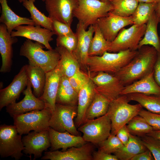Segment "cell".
<instances>
[{
	"label": "cell",
	"mask_w": 160,
	"mask_h": 160,
	"mask_svg": "<svg viewBox=\"0 0 160 160\" xmlns=\"http://www.w3.org/2000/svg\"><path fill=\"white\" fill-rule=\"evenodd\" d=\"M157 4V3L154 2H139L131 16L134 24L138 25L146 24L155 11Z\"/></svg>",
	"instance_id": "obj_35"
},
{
	"label": "cell",
	"mask_w": 160,
	"mask_h": 160,
	"mask_svg": "<svg viewBox=\"0 0 160 160\" xmlns=\"http://www.w3.org/2000/svg\"><path fill=\"white\" fill-rule=\"evenodd\" d=\"M138 115L143 117L154 130H160V114L142 109Z\"/></svg>",
	"instance_id": "obj_42"
},
{
	"label": "cell",
	"mask_w": 160,
	"mask_h": 160,
	"mask_svg": "<svg viewBox=\"0 0 160 160\" xmlns=\"http://www.w3.org/2000/svg\"><path fill=\"white\" fill-rule=\"evenodd\" d=\"M78 38L76 33L71 35L58 36L56 39L57 46L62 47L73 53L76 49Z\"/></svg>",
	"instance_id": "obj_40"
},
{
	"label": "cell",
	"mask_w": 160,
	"mask_h": 160,
	"mask_svg": "<svg viewBox=\"0 0 160 160\" xmlns=\"http://www.w3.org/2000/svg\"><path fill=\"white\" fill-rule=\"evenodd\" d=\"M73 16L84 25L85 29L96 24L100 18L107 16L113 9L110 1L98 0H77Z\"/></svg>",
	"instance_id": "obj_5"
},
{
	"label": "cell",
	"mask_w": 160,
	"mask_h": 160,
	"mask_svg": "<svg viewBox=\"0 0 160 160\" xmlns=\"http://www.w3.org/2000/svg\"><path fill=\"white\" fill-rule=\"evenodd\" d=\"M29 80L26 89L23 92L24 98L18 103H15L6 107V112L13 117L30 111L42 110L46 108L44 103L36 97L32 92Z\"/></svg>",
	"instance_id": "obj_17"
},
{
	"label": "cell",
	"mask_w": 160,
	"mask_h": 160,
	"mask_svg": "<svg viewBox=\"0 0 160 160\" xmlns=\"http://www.w3.org/2000/svg\"><path fill=\"white\" fill-rule=\"evenodd\" d=\"M91 78L95 84L96 92L110 102L120 95L125 87L114 74L100 72Z\"/></svg>",
	"instance_id": "obj_11"
},
{
	"label": "cell",
	"mask_w": 160,
	"mask_h": 160,
	"mask_svg": "<svg viewBox=\"0 0 160 160\" xmlns=\"http://www.w3.org/2000/svg\"><path fill=\"white\" fill-rule=\"evenodd\" d=\"M49 132L51 142L50 151L61 148L66 151L73 147H79L86 143L82 137L73 135L68 132H60L49 127Z\"/></svg>",
	"instance_id": "obj_23"
},
{
	"label": "cell",
	"mask_w": 160,
	"mask_h": 160,
	"mask_svg": "<svg viewBox=\"0 0 160 160\" xmlns=\"http://www.w3.org/2000/svg\"><path fill=\"white\" fill-rule=\"evenodd\" d=\"M48 129L30 132L22 138L24 146L23 152L25 154L34 155L33 160L40 158L43 152L51 147Z\"/></svg>",
	"instance_id": "obj_16"
},
{
	"label": "cell",
	"mask_w": 160,
	"mask_h": 160,
	"mask_svg": "<svg viewBox=\"0 0 160 160\" xmlns=\"http://www.w3.org/2000/svg\"><path fill=\"white\" fill-rule=\"evenodd\" d=\"M137 52V50L115 53L106 51L101 56H89L87 62L88 75L91 77L100 72L114 74L128 64Z\"/></svg>",
	"instance_id": "obj_2"
},
{
	"label": "cell",
	"mask_w": 160,
	"mask_h": 160,
	"mask_svg": "<svg viewBox=\"0 0 160 160\" xmlns=\"http://www.w3.org/2000/svg\"><path fill=\"white\" fill-rule=\"evenodd\" d=\"M96 92L95 84L90 77L78 93L77 113L75 120L76 127L78 128L85 122L86 112Z\"/></svg>",
	"instance_id": "obj_22"
},
{
	"label": "cell",
	"mask_w": 160,
	"mask_h": 160,
	"mask_svg": "<svg viewBox=\"0 0 160 160\" xmlns=\"http://www.w3.org/2000/svg\"><path fill=\"white\" fill-rule=\"evenodd\" d=\"M18 41L16 37L11 35L6 25L1 23L0 25V53L2 64L0 72L6 73L11 70L13 56V44Z\"/></svg>",
	"instance_id": "obj_21"
},
{
	"label": "cell",
	"mask_w": 160,
	"mask_h": 160,
	"mask_svg": "<svg viewBox=\"0 0 160 160\" xmlns=\"http://www.w3.org/2000/svg\"><path fill=\"white\" fill-rule=\"evenodd\" d=\"M62 75L57 65L54 69L46 72L43 93L39 98L45 103L46 108L53 112L56 99Z\"/></svg>",
	"instance_id": "obj_20"
},
{
	"label": "cell",
	"mask_w": 160,
	"mask_h": 160,
	"mask_svg": "<svg viewBox=\"0 0 160 160\" xmlns=\"http://www.w3.org/2000/svg\"><path fill=\"white\" fill-rule=\"evenodd\" d=\"M130 101L126 95H121L110 103L107 113L111 123V134L116 135L142 109L140 104L131 105Z\"/></svg>",
	"instance_id": "obj_4"
},
{
	"label": "cell",
	"mask_w": 160,
	"mask_h": 160,
	"mask_svg": "<svg viewBox=\"0 0 160 160\" xmlns=\"http://www.w3.org/2000/svg\"><path fill=\"white\" fill-rule=\"evenodd\" d=\"M159 40H160V36H159Z\"/></svg>",
	"instance_id": "obj_55"
},
{
	"label": "cell",
	"mask_w": 160,
	"mask_h": 160,
	"mask_svg": "<svg viewBox=\"0 0 160 160\" xmlns=\"http://www.w3.org/2000/svg\"><path fill=\"white\" fill-rule=\"evenodd\" d=\"M78 128L83 133L82 137L86 142L98 145L111 134L112 125L106 113L95 119L87 120Z\"/></svg>",
	"instance_id": "obj_8"
},
{
	"label": "cell",
	"mask_w": 160,
	"mask_h": 160,
	"mask_svg": "<svg viewBox=\"0 0 160 160\" xmlns=\"http://www.w3.org/2000/svg\"><path fill=\"white\" fill-rule=\"evenodd\" d=\"M36 0H25L22 2L23 6L29 12L31 18L36 26H39L53 31L52 20L40 12L35 7Z\"/></svg>",
	"instance_id": "obj_34"
},
{
	"label": "cell",
	"mask_w": 160,
	"mask_h": 160,
	"mask_svg": "<svg viewBox=\"0 0 160 160\" xmlns=\"http://www.w3.org/2000/svg\"><path fill=\"white\" fill-rule=\"evenodd\" d=\"M155 12L156 14L159 18L160 17V2L157 3Z\"/></svg>",
	"instance_id": "obj_49"
},
{
	"label": "cell",
	"mask_w": 160,
	"mask_h": 160,
	"mask_svg": "<svg viewBox=\"0 0 160 160\" xmlns=\"http://www.w3.org/2000/svg\"><path fill=\"white\" fill-rule=\"evenodd\" d=\"M94 32L93 25L89 26L87 30L81 23L79 22L77 25L76 33L78 38L77 45L72 54L78 62L81 70L84 72H87V62L88 51Z\"/></svg>",
	"instance_id": "obj_14"
},
{
	"label": "cell",
	"mask_w": 160,
	"mask_h": 160,
	"mask_svg": "<svg viewBox=\"0 0 160 160\" xmlns=\"http://www.w3.org/2000/svg\"><path fill=\"white\" fill-rule=\"evenodd\" d=\"M146 135L152 136L160 140V130H153Z\"/></svg>",
	"instance_id": "obj_48"
},
{
	"label": "cell",
	"mask_w": 160,
	"mask_h": 160,
	"mask_svg": "<svg viewBox=\"0 0 160 160\" xmlns=\"http://www.w3.org/2000/svg\"><path fill=\"white\" fill-rule=\"evenodd\" d=\"M159 24L160 29V17L159 18Z\"/></svg>",
	"instance_id": "obj_54"
},
{
	"label": "cell",
	"mask_w": 160,
	"mask_h": 160,
	"mask_svg": "<svg viewBox=\"0 0 160 160\" xmlns=\"http://www.w3.org/2000/svg\"><path fill=\"white\" fill-rule=\"evenodd\" d=\"M130 134L126 125L118 130L116 135L123 144L125 145L129 141Z\"/></svg>",
	"instance_id": "obj_45"
},
{
	"label": "cell",
	"mask_w": 160,
	"mask_h": 160,
	"mask_svg": "<svg viewBox=\"0 0 160 160\" xmlns=\"http://www.w3.org/2000/svg\"><path fill=\"white\" fill-rule=\"evenodd\" d=\"M153 1L154 2H155L157 3H158L160 2V0H153Z\"/></svg>",
	"instance_id": "obj_52"
},
{
	"label": "cell",
	"mask_w": 160,
	"mask_h": 160,
	"mask_svg": "<svg viewBox=\"0 0 160 160\" xmlns=\"http://www.w3.org/2000/svg\"><path fill=\"white\" fill-rule=\"evenodd\" d=\"M55 49L60 55L58 65L62 76L69 78L81 70L79 64L72 53L62 47L57 46Z\"/></svg>",
	"instance_id": "obj_26"
},
{
	"label": "cell",
	"mask_w": 160,
	"mask_h": 160,
	"mask_svg": "<svg viewBox=\"0 0 160 160\" xmlns=\"http://www.w3.org/2000/svg\"><path fill=\"white\" fill-rule=\"evenodd\" d=\"M52 20L53 31L58 36L71 35L74 34L71 28V26L60 21Z\"/></svg>",
	"instance_id": "obj_43"
},
{
	"label": "cell",
	"mask_w": 160,
	"mask_h": 160,
	"mask_svg": "<svg viewBox=\"0 0 160 160\" xmlns=\"http://www.w3.org/2000/svg\"><path fill=\"white\" fill-rule=\"evenodd\" d=\"M110 2L113 8L110 12L122 17L132 16L139 3L137 0H111Z\"/></svg>",
	"instance_id": "obj_36"
},
{
	"label": "cell",
	"mask_w": 160,
	"mask_h": 160,
	"mask_svg": "<svg viewBox=\"0 0 160 160\" xmlns=\"http://www.w3.org/2000/svg\"><path fill=\"white\" fill-rule=\"evenodd\" d=\"M154 79L160 86V51L157 52V57L153 69Z\"/></svg>",
	"instance_id": "obj_46"
},
{
	"label": "cell",
	"mask_w": 160,
	"mask_h": 160,
	"mask_svg": "<svg viewBox=\"0 0 160 160\" xmlns=\"http://www.w3.org/2000/svg\"><path fill=\"white\" fill-rule=\"evenodd\" d=\"M154 158L151 151L147 149L145 151L133 157L131 160H153Z\"/></svg>",
	"instance_id": "obj_47"
},
{
	"label": "cell",
	"mask_w": 160,
	"mask_h": 160,
	"mask_svg": "<svg viewBox=\"0 0 160 160\" xmlns=\"http://www.w3.org/2000/svg\"><path fill=\"white\" fill-rule=\"evenodd\" d=\"M94 145L89 142L79 146L73 147L65 151L58 150L45 152L42 160H92Z\"/></svg>",
	"instance_id": "obj_18"
},
{
	"label": "cell",
	"mask_w": 160,
	"mask_h": 160,
	"mask_svg": "<svg viewBox=\"0 0 160 160\" xmlns=\"http://www.w3.org/2000/svg\"><path fill=\"white\" fill-rule=\"evenodd\" d=\"M102 2L110 1L111 0H98Z\"/></svg>",
	"instance_id": "obj_51"
},
{
	"label": "cell",
	"mask_w": 160,
	"mask_h": 160,
	"mask_svg": "<svg viewBox=\"0 0 160 160\" xmlns=\"http://www.w3.org/2000/svg\"><path fill=\"white\" fill-rule=\"evenodd\" d=\"M132 93L160 95V86L154 79L153 71L140 79L125 86L120 95Z\"/></svg>",
	"instance_id": "obj_24"
},
{
	"label": "cell",
	"mask_w": 160,
	"mask_h": 160,
	"mask_svg": "<svg viewBox=\"0 0 160 160\" xmlns=\"http://www.w3.org/2000/svg\"><path fill=\"white\" fill-rule=\"evenodd\" d=\"M14 29L16 31L10 33L12 37H24L41 44L48 50L52 49L49 42L53 40L52 36L55 35L53 31L41 26L29 25H20Z\"/></svg>",
	"instance_id": "obj_19"
},
{
	"label": "cell",
	"mask_w": 160,
	"mask_h": 160,
	"mask_svg": "<svg viewBox=\"0 0 160 160\" xmlns=\"http://www.w3.org/2000/svg\"><path fill=\"white\" fill-rule=\"evenodd\" d=\"M99 149L106 153H114L124 145L116 135L111 134L98 145Z\"/></svg>",
	"instance_id": "obj_38"
},
{
	"label": "cell",
	"mask_w": 160,
	"mask_h": 160,
	"mask_svg": "<svg viewBox=\"0 0 160 160\" xmlns=\"http://www.w3.org/2000/svg\"><path fill=\"white\" fill-rule=\"evenodd\" d=\"M78 97V93L70 84L69 78L62 76L56 96V103L77 106Z\"/></svg>",
	"instance_id": "obj_27"
},
{
	"label": "cell",
	"mask_w": 160,
	"mask_h": 160,
	"mask_svg": "<svg viewBox=\"0 0 160 160\" xmlns=\"http://www.w3.org/2000/svg\"><path fill=\"white\" fill-rule=\"evenodd\" d=\"M110 103L103 96L96 92L86 112L85 121L87 120L95 119L107 113Z\"/></svg>",
	"instance_id": "obj_31"
},
{
	"label": "cell",
	"mask_w": 160,
	"mask_h": 160,
	"mask_svg": "<svg viewBox=\"0 0 160 160\" xmlns=\"http://www.w3.org/2000/svg\"><path fill=\"white\" fill-rule=\"evenodd\" d=\"M45 2L49 17L71 26L77 0H45Z\"/></svg>",
	"instance_id": "obj_15"
},
{
	"label": "cell",
	"mask_w": 160,
	"mask_h": 160,
	"mask_svg": "<svg viewBox=\"0 0 160 160\" xmlns=\"http://www.w3.org/2000/svg\"><path fill=\"white\" fill-rule=\"evenodd\" d=\"M28 80L33 94L39 98L42 95L45 81L46 72L39 67L29 64L25 65Z\"/></svg>",
	"instance_id": "obj_30"
},
{
	"label": "cell",
	"mask_w": 160,
	"mask_h": 160,
	"mask_svg": "<svg viewBox=\"0 0 160 160\" xmlns=\"http://www.w3.org/2000/svg\"><path fill=\"white\" fill-rule=\"evenodd\" d=\"M93 25L94 35L90 43L88 56H101L105 52H108L110 46L111 42L105 38L97 23Z\"/></svg>",
	"instance_id": "obj_33"
},
{
	"label": "cell",
	"mask_w": 160,
	"mask_h": 160,
	"mask_svg": "<svg viewBox=\"0 0 160 160\" xmlns=\"http://www.w3.org/2000/svg\"><path fill=\"white\" fill-rule=\"evenodd\" d=\"M139 2L151 3L154 2L153 0H137Z\"/></svg>",
	"instance_id": "obj_50"
},
{
	"label": "cell",
	"mask_w": 160,
	"mask_h": 160,
	"mask_svg": "<svg viewBox=\"0 0 160 160\" xmlns=\"http://www.w3.org/2000/svg\"><path fill=\"white\" fill-rule=\"evenodd\" d=\"M126 95L130 101L137 102L151 112L160 114V95L132 93Z\"/></svg>",
	"instance_id": "obj_32"
},
{
	"label": "cell",
	"mask_w": 160,
	"mask_h": 160,
	"mask_svg": "<svg viewBox=\"0 0 160 160\" xmlns=\"http://www.w3.org/2000/svg\"><path fill=\"white\" fill-rule=\"evenodd\" d=\"M93 160H118L117 156L114 154L111 155L99 149L97 151H94L92 153Z\"/></svg>",
	"instance_id": "obj_44"
},
{
	"label": "cell",
	"mask_w": 160,
	"mask_h": 160,
	"mask_svg": "<svg viewBox=\"0 0 160 160\" xmlns=\"http://www.w3.org/2000/svg\"><path fill=\"white\" fill-rule=\"evenodd\" d=\"M142 142L151 152L155 160H160V140L146 135L141 137Z\"/></svg>",
	"instance_id": "obj_39"
},
{
	"label": "cell",
	"mask_w": 160,
	"mask_h": 160,
	"mask_svg": "<svg viewBox=\"0 0 160 160\" xmlns=\"http://www.w3.org/2000/svg\"><path fill=\"white\" fill-rule=\"evenodd\" d=\"M158 24L159 18L154 11L146 23L144 34L139 43L138 49L143 46L150 45L155 48L157 52L160 51V42L157 31Z\"/></svg>",
	"instance_id": "obj_28"
},
{
	"label": "cell",
	"mask_w": 160,
	"mask_h": 160,
	"mask_svg": "<svg viewBox=\"0 0 160 160\" xmlns=\"http://www.w3.org/2000/svg\"><path fill=\"white\" fill-rule=\"evenodd\" d=\"M25 0H18V1L20 3H22ZM43 1H45V0H41Z\"/></svg>",
	"instance_id": "obj_53"
},
{
	"label": "cell",
	"mask_w": 160,
	"mask_h": 160,
	"mask_svg": "<svg viewBox=\"0 0 160 160\" xmlns=\"http://www.w3.org/2000/svg\"><path fill=\"white\" fill-rule=\"evenodd\" d=\"M1 7L0 22L4 24L11 33L16 27L23 25H35L32 20L16 15L8 5L7 0H0Z\"/></svg>",
	"instance_id": "obj_25"
},
{
	"label": "cell",
	"mask_w": 160,
	"mask_h": 160,
	"mask_svg": "<svg viewBox=\"0 0 160 160\" xmlns=\"http://www.w3.org/2000/svg\"><path fill=\"white\" fill-rule=\"evenodd\" d=\"M41 44L26 39L20 47L19 54L26 57L29 64L40 67L47 72L57 66L60 56L55 49L45 51Z\"/></svg>",
	"instance_id": "obj_3"
},
{
	"label": "cell",
	"mask_w": 160,
	"mask_h": 160,
	"mask_svg": "<svg viewBox=\"0 0 160 160\" xmlns=\"http://www.w3.org/2000/svg\"><path fill=\"white\" fill-rule=\"evenodd\" d=\"M52 115L51 111L45 108L13 117L14 124L21 135L28 134L31 130L39 132L48 129Z\"/></svg>",
	"instance_id": "obj_6"
},
{
	"label": "cell",
	"mask_w": 160,
	"mask_h": 160,
	"mask_svg": "<svg viewBox=\"0 0 160 160\" xmlns=\"http://www.w3.org/2000/svg\"><path fill=\"white\" fill-rule=\"evenodd\" d=\"M146 24H133L130 27L122 28L115 39L111 42L108 52H117L129 50H137L139 43L143 36Z\"/></svg>",
	"instance_id": "obj_9"
},
{
	"label": "cell",
	"mask_w": 160,
	"mask_h": 160,
	"mask_svg": "<svg viewBox=\"0 0 160 160\" xmlns=\"http://www.w3.org/2000/svg\"><path fill=\"white\" fill-rule=\"evenodd\" d=\"M141 138L130 134L127 143L115 152L114 154L119 160H131L134 156L147 149Z\"/></svg>",
	"instance_id": "obj_29"
},
{
	"label": "cell",
	"mask_w": 160,
	"mask_h": 160,
	"mask_svg": "<svg viewBox=\"0 0 160 160\" xmlns=\"http://www.w3.org/2000/svg\"><path fill=\"white\" fill-rule=\"evenodd\" d=\"M77 107L56 103L49 121V127L58 132L67 131L73 135H80L73 121L77 115Z\"/></svg>",
	"instance_id": "obj_10"
},
{
	"label": "cell",
	"mask_w": 160,
	"mask_h": 160,
	"mask_svg": "<svg viewBox=\"0 0 160 160\" xmlns=\"http://www.w3.org/2000/svg\"><path fill=\"white\" fill-rule=\"evenodd\" d=\"M89 77L88 75L80 70L68 78L70 83L72 86L78 93Z\"/></svg>",
	"instance_id": "obj_41"
},
{
	"label": "cell",
	"mask_w": 160,
	"mask_h": 160,
	"mask_svg": "<svg viewBox=\"0 0 160 160\" xmlns=\"http://www.w3.org/2000/svg\"><path fill=\"white\" fill-rule=\"evenodd\" d=\"M25 148L20 135L15 125H1L0 126V155L1 158L10 156L16 160L23 156Z\"/></svg>",
	"instance_id": "obj_7"
},
{
	"label": "cell",
	"mask_w": 160,
	"mask_h": 160,
	"mask_svg": "<svg viewBox=\"0 0 160 160\" xmlns=\"http://www.w3.org/2000/svg\"><path fill=\"white\" fill-rule=\"evenodd\" d=\"M157 57V51L155 48L143 46L134 58L114 75L125 86L129 85L153 71Z\"/></svg>",
	"instance_id": "obj_1"
},
{
	"label": "cell",
	"mask_w": 160,
	"mask_h": 160,
	"mask_svg": "<svg viewBox=\"0 0 160 160\" xmlns=\"http://www.w3.org/2000/svg\"><path fill=\"white\" fill-rule=\"evenodd\" d=\"M127 126L130 134L140 137L153 130L145 120L139 115L133 117Z\"/></svg>",
	"instance_id": "obj_37"
},
{
	"label": "cell",
	"mask_w": 160,
	"mask_h": 160,
	"mask_svg": "<svg viewBox=\"0 0 160 160\" xmlns=\"http://www.w3.org/2000/svg\"><path fill=\"white\" fill-rule=\"evenodd\" d=\"M28 78L25 65L14 77L11 83L0 90V110L8 105L16 102L21 93L27 87Z\"/></svg>",
	"instance_id": "obj_12"
},
{
	"label": "cell",
	"mask_w": 160,
	"mask_h": 160,
	"mask_svg": "<svg viewBox=\"0 0 160 160\" xmlns=\"http://www.w3.org/2000/svg\"><path fill=\"white\" fill-rule=\"evenodd\" d=\"M97 23L105 38L110 42L115 39L122 28L134 24L131 16L122 17L110 12L107 16L99 19Z\"/></svg>",
	"instance_id": "obj_13"
}]
</instances>
